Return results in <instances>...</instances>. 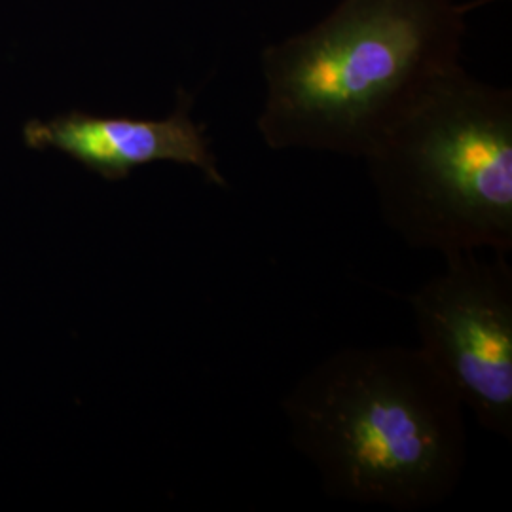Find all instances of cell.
Returning a JSON list of instances; mask_svg holds the SVG:
<instances>
[{"label":"cell","instance_id":"obj_5","mask_svg":"<svg viewBox=\"0 0 512 512\" xmlns=\"http://www.w3.org/2000/svg\"><path fill=\"white\" fill-rule=\"evenodd\" d=\"M192 95L179 92L175 110L162 120L97 116L82 110L29 120L23 141L33 150H57L109 183L128 179L156 162L190 165L207 183L228 188L205 126L192 118Z\"/></svg>","mask_w":512,"mask_h":512},{"label":"cell","instance_id":"obj_2","mask_svg":"<svg viewBox=\"0 0 512 512\" xmlns=\"http://www.w3.org/2000/svg\"><path fill=\"white\" fill-rule=\"evenodd\" d=\"M459 0H340L308 31L260 55L256 129L272 150L363 160L408 103L459 65Z\"/></svg>","mask_w":512,"mask_h":512},{"label":"cell","instance_id":"obj_3","mask_svg":"<svg viewBox=\"0 0 512 512\" xmlns=\"http://www.w3.org/2000/svg\"><path fill=\"white\" fill-rule=\"evenodd\" d=\"M385 226L439 255L512 251V92L435 76L363 158Z\"/></svg>","mask_w":512,"mask_h":512},{"label":"cell","instance_id":"obj_4","mask_svg":"<svg viewBox=\"0 0 512 512\" xmlns=\"http://www.w3.org/2000/svg\"><path fill=\"white\" fill-rule=\"evenodd\" d=\"M507 255H444L410 294L421 353L484 431L512 440V268Z\"/></svg>","mask_w":512,"mask_h":512},{"label":"cell","instance_id":"obj_1","mask_svg":"<svg viewBox=\"0 0 512 512\" xmlns=\"http://www.w3.org/2000/svg\"><path fill=\"white\" fill-rule=\"evenodd\" d=\"M281 410L334 499L429 511L465 473V406L420 348L338 349L302 374Z\"/></svg>","mask_w":512,"mask_h":512}]
</instances>
